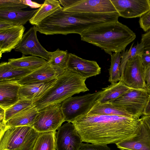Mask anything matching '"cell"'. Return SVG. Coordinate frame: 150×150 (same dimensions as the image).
Returning a JSON list of instances; mask_svg holds the SVG:
<instances>
[{"mask_svg": "<svg viewBox=\"0 0 150 150\" xmlns=\"http://www.w3.org/2000/svg\"><path fill=\"white\" fill-rule=\"evenodd\" d=\"M140 122V118L86 114L77 117L71 123L83 142L107 144H116L133 135Z\"/></svg>", "mask_w": 150, "mask_h": 150, "instance_id": "6da1fadb", "label": "cell"}, {"mask_svg": "<svg viewBox=\"0 0 150 150\" xmlns=\"http://www.w3.org/2000/svg\"><path fill=\"white\" fill-rule=\"evenodd\" d=\"M117 12L104 13H71L59 9L36 25L38 31L46 35L72 33L80 35L104 23L118 21Z\"/></svg>", "mask_w": 150, "mask_h": 150, "instance_id": "7a4b0ae2", "label": "cell"}, {"mask_svg": "<svg viewBox=\"0 0 150 150\" xmlns=\"http://www.w3.org/2000/svg\"><path fill=\"white\" fill-rule=\"evenodd\" d=\"M81 40L100 47L110 55L121 52L136 38L135 34L118 21L104 23L83 32Z\"/></svg>", "mask_w": 150, "mask_h": 150, "instance_id": "3957f363", "label": "cell"}, {"mask_svg": "<svg viewBox=\"0 0 150 150\" xmlns=\"http://www.w3.org/2000/svg\"><path fill=\"white\" fill-rule=\"evenodd\" d=\"M86 79L67 69L57 78L54 85L42 96L33 101L39 110L48 106L61 104L74 95L89 90Z\"/></svg>", "mask_w": 150, "mask_h": 150, "instance_id": "277c9868", "label": "cell"}, {"mask_svg": "<svg viewBox=\"0 0 150 150\" xmlns=\"http://www.w3.org/2000/svg\"><path fill=\"white\" fill-rule=\"evenodd\" d=\"M40 133L30 126L6 128L0 135V150H33Z\"/></svg>", "mask_w": 150, "mask_h": 150, "instance_id": "5b68a950", "label": "cell"}, {"mask_svg": "<svg viewBox=\"0 0 150 150\" xmlns=\"http://www.w3.org/2000/svg\"><path fill=\"white\" fill-rule=\"evenodd\" d=\"M103 91L83 96L71 97L61 103L65 121L71 122L78 117L87 114L101 96Z\"/></svg>", "mask_w": 150, "mask_h": 150, "instance_id": "8992f818", "label": "cell"}, {"mask_svg": "<svg viewBox=\"0 0 150 150\" xmlns=\"http://www.w3.org/2000/svg\"><path fill=\"white\" fill-rule=\"evenodd\" d=\"M149 95L145 89L131 88L112 103L135 118L143 112Z\"/></svg>", "mask_w": 150, "mask_h": 150, "instance_id": "52a82bcc", "label": "cell"}, {"mask_svg": "<svg viewBox=\"0 0 150 150\" xmlns=\"http://www.w3.org/2000/svg\"><path fill=\"white\" fill-rule=\"evenodd\" d=\"M64 121L61 104L53 105L39 110L31 127L39 133L55 132Z\"/></svg>", "mask_w": 150, "mask_h": 150, "instance_id": "ba28073f", "label": "cell"}, {"mask_svg": "<svg viewBox=\"0 0 150 150\" xmlns=\"http://www.w3.org/2000/svg\"><path fill=\"white\" fill-rule=\"evenodd\" d=\"M120 81L131 88L146 89L144 69L141 56L137 55L128 61Z\"/></svg>", "mask_w": 150, "mask_h": 150, "instance_id": "9c48e42d", "label": "cell"}, {"mask_svg": "<svg viewBox=\"0 0 150 150\" xmlns=\"http://www.w3.org/2000/svg\"><path fill=\"white\" fill-rule=\"evenodd\" d=\"M56 150H79L83 141L74 125L67 122L55 133Z\"/></svg>", "mask_w": 150, "mask_h": 150, "instance_id": "30bf717a", "label": "cell"}, {"mask_svg": "<svg viewBox=\"0 0 150 150\" xmlns=\"http://www.w3.org/2000/svg\"><path fill=\"white\" fill-rule=\"evenodd\" d=\"M37 31L35 25L31 27L24 34L15 50L21 52L24 55L30 54L40 57L49 61V52L39 42L37 35Z\"/></svg>", "mask_w": 150, "mask_h": 150, "instance_id": "8fae6325", "label": "cell"}, {"mask_svg": "<svg viewBox=\"0 0 150 150\" xmlns=\"http://www.w3.org/2000/svg\"><path fill=\"white\" fill-rule=\"evenodd\" d=\"M71 13H109L117 12L110 0H76L71 5L63 8Z\"/></svg>", "mask_w": 150, "mask_h": 150, "instance_id": "7c38bea8", "label": "cell"}, {"mask_svg": "<svg viewBox=\"0 0 150 150\" xmlns=\"http://www.w3.org/2000/svg\"><path fill=\"white\" fill-rule=\"evenodd\" d=\"M116 144L121 150H150V129L140 118L139 125L134 134Z\"/></svg>", "mask_w": 150, "mask_h": 150, "instance_id": "4fadbf2b", "label": "cell"}, {"mask_svg": "<svg viewBox=\"0 0 150 150\" xmlns=\"http://www.w3.org/2000/svg\"><path fill=\"white\" fill-rule=\"evenodd\" d=\"M120 16L140 17L150 9L149 0H110Z\"/></svg>", "mask_w": 150, "mask_h": 150, "instance_id": "5bb4252c", "label": "cell"}, {"mask_svg": "<svg viewBox=\"0 0 150 150\" xmlns=\"http://www.w3.org/2000/svg\"><path fill=\"white\" fill-rule=\"evenodd\" d=\"M67 69L86 79L101 72V67L96 62L84 59L71 53H69Z\"/></svg>", "mask_w": 150, "mask_h": 150, "instance_id": "9a60e30c", "label": "cell"}, {"mask_svg": "<svg viewBox=\"0 0 150 150\" xmlns=\"http://www.w3.org/2000/svg\"><path fill=\"white\" fill-rule=\"evenodd\" d=\"M64 71L52 66L47 62L46 64L17 82L21 85L45 81L57 78L63 73Z\"/></svg>", "mask_w": 150, "mask_h": 150, "instance_id": "2e32d148", "label": "cell"}, {"mask_svg": "<svg viewBox=\"0 0 150 150\" xmlns=\"http://www.w3.org/2000/svg\"><path fill=\"white\" fill-rule=\"evenodd\" d=\"M23 25L0 31V57L3 53L10 52L18 45L24 35Z\"/></svg>", "mask_w": 150, "mask_h": 150, "instance_id": "e0dca14e", "label": "cell"}, {"mask_svg": "<svg viewBox=\"0 0 150 150\" xmlns=\"http://www.w3.org/2000/svg\"><path fill=\"white\" fill-rule=\"evenodd\" d=\"M21 86L16 81H0V107L5 110L20 100Z\"/></svg>", "mask_w": 150, "mask_h": 150, "instance_id": "ac0fdd59", "label": "cell"}, {"mask_svg": "<svg viewBox=\"0 0 150 150\" xmlns=\"http://www.w3.org/2000/svg\"><path fill=\"white\" fill-rule=\"evenodd\" d=\"M57 78L45 81L21 85L19 91L20 99L33 101L42 96L51 87L56 81Z\"/></svg>", "mask_w": 150, "mask_h": 150, "instance_id": "d6986e66", "label": "cell"}, {"mask_svg": "<svg viewBox=\"0 0 150 150\" xmlns=\"http://www.w3.org/2000/svg\"><path fill=\"white\" fill-rule=\"evenodd\" d=\"M37 10L0 8V20L8 21L18 26L23 25L30 21Z\"/></svg>", "mask_w": 150, "mask_h": 150, "instance_id": "ffe728a7", "label": "cell"}, {"mask_svg": "<svg viewBox=\"0 0 150 150\" xmlns=\"http://www.w3.org/2000/svg\"><path fill=\"white\" fill-rule=\"evenodd\" d=\"M121 81L102 88L103 93L97 100L101 103H112L131 89Z\"/></svg>", "mask_w": 150, "mask_h": 150, "instance_id": "44dd1931", "label": "cell"}, {"mask_svg": "<svg viewBox=\"0 0 150 150\" xmlns=\"http://www.w3.org/2000/svg\"><path fill=\"white\" fill-rule=\"evenodd\" d=\"M8 63L13 68L30 70H35L46 64L47 61L45 59L31 55L22 56L18 58H11L8 60Z\"/></svg>", "mask_w": 150, "mask_h": 150, "instance_id": "7402d4cb", "label": "cell"}, {"mask_svg": "<svg viewBox=\"0 0 150 150\" xmlns=\"http://www.w3.org/2000/svg\"><path fill=\"white\" fill-rule=\"evenodd\" d=\"M38 111L35 106L23 111L6 122L5 129L13 127L27 126L31 127Z\"/></svg>", "mask_w": 150, "mask_h": 150, "instance_id": "603a6c76", "label": "cell"}, {"mask_svg": "<svg viewBox=\"0 0 150 150\" xmlns=\"http://www.w3.org/2000/svg\"><path fill=\"white\" fill-rule=\"evenodd\" d=\"M62 8L59 1L45 0L29 22L31 25H36L56 11Z\"/></svg>", "mask_w": 150, "mask_h": 150, "instance_id": "cb8c5ba5", "label": "cell"}, {"mask_svg": "<svg viewBox=\"0 0 150 150\" xmlns=\"http://www.w3.org/2000/svg\"><path fill=\"white\" fill-rule=\"evenodd\" d=\"M33 71L15 68L8 62H1L0 64V81H17Z\"/></svg>", "mask_w": 150, "mask_h": 150, "instance_id": "d4e9b609", "label": "cell"}, {"mask_svg": "<svg viewBox=\"0 0 150 150\" xmlns=\"http://www.w3.org/2000/svg\"><path fill=\"white\" fill-rule=\"evenodd\" d=\"M87 114L116 115L135 118L125 112L121 108L112 103H101L98 102L97 101Z\"/></svg>", "mask_w": 150, "mask_h": 150, "instance_id": "484cf974", "label": "cell"}, {"mask_svg": "<svg viewBox=\"0 0 150 150\" xmlns=\"http://www.w3.org/2000/svg\"><path fill=\"white\" fill-rule=\"evenodd\" d=\"M55 132L40 133L33 150H56Z\"/></svg>", "mask_w": 150, "mask_h": 150, "instance_id": "4316f807", "label": "cell"}, {"mask_svg": "<svg viewBox=\"0 0 150 150\" xmlns=\"http://www.w3.org/2000/svg\"><path fill=\"white\" fill-rule=\"evenodd\" d=\"M133 43L129 50H123L122 52L120 67V74L122 76L126 64L128 61L137 55L142 56L144 52L143 43L137 42L134 46Z\"/></svg>", "mask_w": 150, "mask_h": 150, "instance_id": "83f0119b", "label": "cell"}, {"mask_svg": "<svg viewBox=\"0 0 150 150\" xmlns=\"http://www.w3.org/2000/svg\"><path fill=\"white\" fill-rule=\"evenodd\" d=\"M49 52L50 60L48 62L50 64L63 71L67 69L69 55L67 50L58 48L54 52Z\"/></svg>", "mask_w": 150, "mask_h": 150, "instance_id": "f1b7e54d", "label": "cell"}, {"mask_svg": "<svg viewBox=\"0 0 150 150\" xmlns=\"http://www.w3.org/2000/svg\"><path fill=\"white\" fill-rule=\"evenodd\" d=\"M111 65L109 69L108 81L112 83H117L120 80V67L121 54L118 52L111 55Z\"/></svg>", "mask_w": 150, "mask_h": 150, "instance_id": "f546056e", "label": "cell"}, {"mask_svg": "<svg viewBox=\"0 0 150 150\" xmlns=\"http://www.w3.org/2000/svg\"><path fill=\"white\" fill-rule=\"evenodd\" d=\"M34 106L33 100L20 99L14 104L5 110V122H6L17 114Z\"/></svg>", "mask_w": 150, "mask_h": 150, "instance_id": "4dcf8cb0", "label": "cell"}, {"mask_svg": "<svg viewBox=\"0 0 150 150\" xmlns=\"http://www.w3.org/2000/svg\"><path fill=\"white\" fill-rule=\"evenodd\" d=\"M28 6L23 0H0V8L22 9Z\"/></svg>", "mask_w": 150, "mask_h": 150, "instance_id": "1f68e13d", "label": "cell"}, {"mask_svg": "<svg viewBox=\"0 0 150 150\" xmlns=\"http://www.w3.org/2000/svg\"><path fill=\"white\" fill-rule=\"evenodd\" d=\"M140 27L144 32L150 30V9L140 17L139 21Z\"/></svg>", "mask_w": 150, "mask_h": 150, "instance_id": "d6a6232c", "label": "cell"}, {"mask_svg": "<svg viewBox=\"0 0 150 150\" xmlns=\"http://www.w3.org/2000/svg\"><path fill=\"white\" fill-rule=\"evenodd\" d=\"M79 150H111L107 144L82 143Z\"/></svg>", "mask_w": 150, "mask_h": 150, "instance_id": "836d02e7", "label": "cell"}, {"mask_svg": "<svg viewBox=\"0 0 150 150\" xmlns=\"http://www.w3.org/2000/svg\"><path fill=\"white\" fill-rule=\"evenodd\" d=\"M141 42L144 45V52H150V30L142 35Z\"/></svg>", "mask_w": 150, "mask_h": 150, "instance_id": "e575fe53", "label": "cell"}, {"mask_svg": "<svg viewBox=\"0 0 150 150\" xmlns=\"http://www.w3.org/2000/svg\"><path fill=\"white\" fill-rule=\"evenodd\" d=\"M17 26H18L13 23L0 20V31L10 29Z\"/></svg>", "mask_w": 150, "mask_h": 150, "instance_id": "d590c367", "label": "cell"}, {"mask_svg": "<svg viewBox=\"0 0 150 150\" xmlns=\"http://www.w3.org/2000/svg\"><path fill=\"white\" fill-rule=\"evenodd\" d=\"M142 62L144 68L150 64V52H145L141 56Z\"/></svg>", "mask_w": 150, "mask_h": 150, "instance_id": "8d00e7d4", "label": "cell"}, {"mask_svg": "<svg viewBox=\"0 0 150 150\" xmlns=\"http://www.w3.org/2000/svg\"><path fill=\"white\" fill-rule=\"evenodd\" d=\"M144 69L145 80L146 88L150 84V64L144 68Z\"/></svg>", "mask_w": 150, "mask_h": 150, "instance_id": "74e56055", "label": "cell"}, {"mask_svg": "<svg viewBox=\"0 0 150 150\" xmlns=\"http://www.w3.org/2000/svg\"><path fill=\"white\" fill-rule=\"evenodd\" d=\"M23 3L32 8H36L40 7L42 4H40L36 2H33L31 0H23Z\"/></svg>", "mask_w": 150, "mask_h": 150, "instance_id": "f35d334b", "label": "cell"}, {"mask_svg": "<svg viewBox=\"0 0 150 150\" xmlns=\"http://www.w3.org/2000/svg\"><path fill=\"white\" fill-rule=\"evenodd\" d=\"M143 115H150V95H149L148 100L144 109Z\"/></svg>", "mask_w": 150, "mask_h": 150, "instance_id": "ab89813d", "label": "cell"}, {"mask_svg": "<svg viewBox=\"0 0 150 150\" xmlns=\"http://www.w3.org/2000/svg\"><path fill=\"white\" fill-rule=\"evenodd\" d=\"M140 119L147 125L150 129V115H143Z\"/></svg>", "mask_w": 150, "mask_h": 150, "instance_id": "60d3db41", "label": "cell"}, {"mask_svg": "<svg viewBox=\"0 0 150 150\" xmlns=\"http://www.w3.org/2000/svg\"><path fill=\"white\" fill-rule=\"evenodd\" d=\"M146 90L147 91L149 94L150 95V84L149 86L146 88Z\"/></svg>", "mask_w": 150, "mask_h": 150, "instance_id": "b9f144b4", "label": "cell"}, {"mask_svg": "<svg viewBox=\"0 0 150 150\" xmlns=\"http://www.w3.org/2000/svg\"><path fill=\"white\" fill-rule=\"evenodd\" d=\"M121 150H130L127 149H122Z\"/></svg>", "mask_w": 150, "mask_h": 150, "instance_id": "7bdbcfd3", "label": "cell"}]
</instances>
